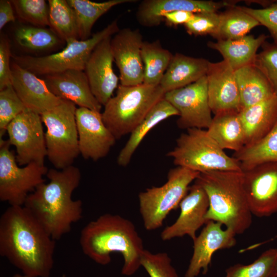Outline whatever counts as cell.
I'll use <instances>...</instances> for the list:
<instances>
[{
	"instance_id": "obj_24",
	"label": "cell",
	"mask_w": 277,
	"mask_h": 277,
	"mask_svg": "<svg viewBox=\"0 0 277 277\" xmlns=\"http://www.w3.org/2000/svg\"><path fill=\"white\" fill-rule=\"evenodd\" d=\"M210 62L176 53L160 85L165 92L190 85L206 75Z\"/></svg>"
},
{
	"instance_id": "obj_17",
	"label": "cell",
	"mask_w": 277,
	"mask_h": 277,
	"mask_svg": "<svg viewBox=\"0 0 277 277\" xmlns=\"http://www.w3.org/2000/svg\"><path fill=\"white\" fill-rule=\"evenodd\" d=\"M223 225L220 222L208 221L193 240V254L185 277H197L201 272L206 274L215 251L235 245L236 234L230 229H223Z\"/></svg>"
},
{
	"instance_id": "obj_3",
	"label": "cell",
	"mask_w": 277,
	"mask_h": 277,
	"mask_svg": "<svg viewBox=\"0 0 277 277\" xmlns=\"http://www.w3.org/2000/svg\"><path fill=\"white\" fill-rule=\"evenodd\" d=\"M79 243L84 254L100 265L109 264L113 252L121 254L124 275L134 274L141 266L143 240L134 224L120 215L104 213L89 222L81 231Z\"/></svg>"
},
{
	"instance_id": "obj_19",
	"label": "cell",
	"mask_w": 277,
	"mask_h": 277,
	"mask_svg": "<svg viewBox=\"0 0 277 277\" xmlns=\"http://www.w3.org/2000/svg\"><path fill=\"white\" fill-rule=\"evenodd\" d=\"M111 38H105L96 46L84 70L93 95L102 106L112 97L118 86L119 78L112 67L114 60L111 49Z\"/></svg>"
},
{
	"instance_id": "obj_38",
	"label": "cell",
	"mask_w": 277,
	"mask_h": 277,
	"mask_svg": "<svg viewBox=\"0 0 277 277\" xmlns=\"http://www.w3.org/2000/svg\"><path fill=\"white\" fill-rule=\"evenodd\" d=\"M141 265L150 277H179L166 252L153 253L145 249L141 255Z\"/></svg>"
},
{
	"instance_id": "obj_43",
	"label": "cell",
	"mask_w": 277,
	"mask_h": 277,
	"mask_svg": "<svg viewBox=\"0 0 277 277\" xmlns=\"http://www.w3.org/2000/svg\"><path fill=\"white\" fill-rule=\"evenodd\" d=\"M193 13L185 11H175L164 14L163 21L171 26L186 24L193 17Z\"/></svg>"
},
{
	"instance_id": "obj_18",
	"label": "cell",
	"mask_w": 277,
	"mask_h": 277,
	"mask_svg": "<svg viewBox=\"0 0 277 277\" xmlns=\"http://www.w3.org/2000/svg\"><path fill=\"white\" fill-rule=\"evenodd\" d=\"M209 205L205 191L194 182L179 205L181 212L179 217L174 223L162 231L161 239L168 241L188 235L194 240L197 231L207 222L205 217Z\"/></svg>"
},
{
	"instance_id": "obj_11",
	"label": "cell",
	"mask_w": 277,
	"mask_h": 277,
	"mask_svg": "<svg viewBox=\"0 0 277 277\" xmlns=\"http://www.w3.org/2000/svg\"><path fill=\"white\" fill-rule=\"evenodd\" d=\"M43 124L40 114L26 109L7 126L8 140L16 148L18 165L32 162L44 164L47 148Z\"/></svg>"
},
{
	"instance_id": "obj_26",
	"label": "cell",
	"mask_w": 277,
	"mask_h": 277,
	"mask_svg": "<svg viewBox=\"0 0 277 277\" xmlns=\"http://www.w3.org/2000/svg\"><path fill=\"white\" fill-rule=\"evenodd\" d=\"M177 110L164 97L150 110L142 121L131 132L127 143L121 149L117 158L118 165L125 167L147 134L163 121L178 115Z\"/></svg>"
},
{
	"instance_id": "obj_2",
	"label": "cell",
	"mask_w": 277,
	"mask_h": 277,
	"mask_svg": "<svg viewBox=\"0 0 277 277\" xmlns=\"http://www.w3.org/2000/svg\"><path fill=\"white\" fill-rule=\"evenodd\" d=\"M46 176L49 182L38 186L28 195L24 206L56 241L68 233L72 225L82 218V202L72 199L80 184L81 172L71 165L61 170L49 169Z\"/></svg>"
},
{
	"instance_id": "obj_28",
	"label": "cell",
	"mask_w": 277,
	"mask_h": 277,
	"mask_svg": "<svg viewBox=\"0 0 277 277\" xmlns=\"http://www.w3.org/2000/svg\"><path fill=\"white\" fill-rule=\"evenodd\" d=\"M208 133L223 149L235 152L245 145V133L239 112H226L214 115Z\"/></svg>"
},
{
	"instance_id": "obj_6",
	"label": "cell",
	"mask_w": 277,
	"mask_h": 277,
	"mask_svg": "<svg viewBox=\"0 0 277 277\" xmlns=\"http://www.w3.org/2000/svg\"><path fill=\"white\" fill-rule=\"evenodd\" d=\"M176 166L200 173L216 170L242 171L240 163L229 156L209 135L206 129L190 128L177 138L167 153Z\"/></svg>"
},
{
	"instance_id": "obj_37",
	"label": "cell",
	"mask_w": 277,
	"mask_h": 277,
	"mask_svg": "<svg viewBox=\"0 0 277 277\" xmlns=\"http://www.w3.org/2000/svg\"><path fill=\"white\" fill-rule=\"evenodd\" d=\"M26 109L12 85L0 90V138L9 123Z\"/></svg>"
},
{
	"instance_id": "obj_33",
	"label": "cell",
	"mask_w": 277,
	"mask_h": 277,
	"mask_svg": "<svg viewBox=\"0 0 277 277\" xmlns=\"http://www.w3.org/2000/svg\"><path fill=\"white\" fill-rule=\"evenodd\" d=\"M49 20L51 30L61 40L78 39L76 17L67 0H49Z\"/></svg>"
},
{
	"instance_id": "obj_13",
	"label": "cell",
	"mask_w": 277,
	"mask_h": 277,
	"mask_svg": "<svg viewBox=\"0 0 277 277\" xmlns=\"http://www.w3.org/2000/svg\"><path fill=\"white\" fill-rule=\"evenodd\" d=\"M243 185L252 215L269 217L277 213V162L242 170Z\"/></svg>"
},
{
	"instance_id": "obj_10",
	"label": "cell",
	"mask_w": 277,
	"mask_h": 277,
	"mask_svg": "<svg viewBox=\"0 0 277 277\" xmlns=\"http://www.w3.org/2000/svg\"><path fill=\"white\" fill-rule=\"evenodd\" d=\"M10 145L8 140L0 138V200L10 206H24L28 195L45 182L48 169L35 162L19 167Z\"/></svg>"
},
{
	"instance_id": "obj_40",
	"label": "cell",
	"mask_w": 277,
	"mask_h": 277,
	"mask_svg": "<svg viewBox=\"0 0 277 277\" xmlns=\"http://www.w3.org/2000/svg\"><path fill=\"white\" fill-rule=\"evenodd\" d=\"M220 22V13L201 12L194 13L193 17L184 26L187 32L190 35H209L214 37L217 32Z\"/></svg>"
},
{
	"instance_id": "obj_7",
	"label": "cell",
	"mask_w": 277,
	"mask_h": 277,
	"mask_svg": "<svg viewBox=\"0 0 277 277\" xmlns=\"http://www.w3.org/2000/svg\"><path fill=\"white\" fill-rule=\"evenodd\" d=\"M200 173L176 166L170 170L167 180L162 186L149 188L139 193L140 212L146 230L152 231L162 226L169 213L179 207L190 184Z\"/></svg>"
},
{
	"instance_id": "obj_8",
	"label": "cell",
	"mask_w": 277,
	"mask_h": 277,
	"mask_svg": "<svg viewBox=\"0 0 277 277\" xmlns=\"http://www.w3.org/2000/svg\"><path fill=\"white\" fill-rule=\"evenodd\" d=\"M76 108L73 102L63 100L58 105L41 115L46 127L47 157L58 170L73 165L80 154Z\"/></svg>"
},
{
	"instance_id": "obj_45",
	"label": "cell",
	"mask_w": 277,
	"mask_h": 277,
	"mask_svg": "<svg viewBox=\"0 0 277 277\" xmlns=\"http://www.w3.org/2000/svg\"><path fill=\"white\" fill-rule=\"evenodd\" d=\"M13 277H29L27 275H25L24 274H14ZM62 277H66V275L65 274H63Z\"/></svg>"
},
{
	"instance_id": "obj_42",
	"label": "cell",
	"mask_w": 277,
	"mask_h": 277,
	"mask_svg": "<svg viewBox=\"0 0 277 277\" xmlns=\"http://www.w3.org/2000/svg\"><path fill=\"white\" fill-rule=\"evenodd\" d=\"M10 44L6 36L0 39V90L12 85Z\"/></svg>"
},
{
	"instance_id": "obj_23",
	"label": "cell",
	"mask_w": 277,
	"mask_h": 277,
	"mask_svg": "<svg viewBox=\"0 0 277 277\" xmlns=\"http://www.w3.org/2000/svg\"><path fill=\"white\" fill-rule=\"evenodd\" d=\"M239 114L245 130V146L251 145L265 137L275 126L277 122V97L274 95L244 108Z\"/></svg>"
},
{
	"instance_id": "obj_21",
	"label": "cell",
	"mask_w": 277,
	"mask_h": 277,
	"mask_svg": "<svg viewBox=\"0 0 277 277\" xmlns=\"http://www.w3.org/2000/svg\"><path fill=\"white\" fill-rule=\"evenodd\" d=\"M238 1L205 0H144L140 4L136 17L140 24L152 27L159 26L163 21V15L175 11L193 13L214 12L225 7L235 6Z\"/></svg>"
},
{
	"instance_id": "obj_4",
	"label": "cell",
	"mask_w": 277,
	"mask_h": 277,
	"mask_svg": "<svg viewBox=\"0 0 277 277\" xmlns=\"http://www.w3.org/2000/svg\"><path fill=\"white\" fill-rule=\"evenodd\" d=\"M207 194V221L222 223L242 234L252 223V215L243 185L242 171L216 170L200 173L194 181Z\"/></svg>"
},
{
	"instance_id": "obj_1",
	"label": "cell",
	"mask_w": 277,
	"mask_h": 277,
	"mask_svg": "<svg viewBox=\"0 0 277 277\" xmlns=\"http://www.w3.org/2000/svg\"><path fill=\"white\" fill-rule=\"evenodd\" d=\"M55 240L24 206H10L0 217V255L29 277H49Z\"/></svg>"
},
{
	"instance_id": "obj_35",
	"label": "cell",
	"mask_w": 277,
	"mask_h": 277,
	"mask_svg": "<svg viewBox=\"0 0 277 277\" xmlns=\"http://www.w3.org/2000/svg\"><path fill=\"white\" fill-rule=\"evenodd\" d=\"M17 44L31 50L51 49L60 42L59 37L51 30L34 26H21L14 31Z\"/></svg>"
},
{
	"instance_id": "obj_27",
	"label": "cell",
	"mask_w": 277,
	"mask_h": 277,
	"mask_svg": "<svg viewBox=\"0 0 277 277\" xmlns=\"http://www.w3.org/2000/svg\"><path fill=\"white\" fill-rule=\"evenodd\" d=\"M234 72L242 109L275 95L268 79L254 64L242 67L234 71Z\"/></svg>"
},
{
	"instance_id": "obj_34",
	"label": "cell",
	"mask_w": 277,
	"mask_h": 277,
	"mask_svg": "<svg viewBox=\"0 0 277 277\" xmlns=\"http://www.w3.org/2000/svg\"><path fill=\"white\" fill-rule=\"evenodd\" d=\"M276 262L277 249L269 248L249 264L229 267L224 277H277Z\"/></svg>"
},
{
	"instance_id": "obj_46",
	"label": "cell",
	"mask_w": 277,
	"mask_h": 277,
	"mask_svg": "<svg viewBox=\"0 0 277 277\" xmlns=\"http://www.w3.org/2000/svg\"><path fill=\"white\" fill-rule=\"evenodd\" d=\"M276 270H277V262H276Z\"/></svg>"
},
{
	"instance_id": "obj_31",
	"label": "cell",
	"mask_w": 277,
	"mask_h": 277,
	"mask_svg": "<svg viewBox=\"0 0 277 277\" xmlns=\"http://www.w3.org/2000/svg\"><path fill=\"white\" fill-rule=\"evenodd\" d=\"M241 164L242 170L267 163L277 162V122L265 137L257 142L244 146L233 154Z\"/></svg>"
},
{
	"instance_id": "obj_22",
	"label": "cell",
	"mask_w": 277,
	"mask_h": 277,
	"mask_svg": "<svg viewBox=\"0 0 277 277\" xmlns=\"http://www.w3.org/2000/svg\"><path fill=\"white\" fill-rule=\"evenodd\" d=\"M44 80L56 96L70 101L79 107L101 112L102 105L93 95L84 71L68 70L45 75Z\"/></svg>"
},
{
	"instance_id": "obj_5",
	"label": "cell",
	"mask_w": 277,
	"mask_h": 277,
	"mask_svg": "<svg viewBox=\"0 0 277 277\" xmlns=\"http://www.w3.org/2000/svg\"><path fill=\"white\" fill-rule=\"evenodd\" d=\"M165 93L160 85H120L104 106V122L116 140L120 139L131 133Z\"/></svg>"
},
{
	"instance_id": "obj_15",
	"label": "cell",
	"mask_w": 277,
	"mask_h": 277,
	"mask_svg": "<svg viewBox=\"0 0 277 277\" xmlns=\"http://www.w3.org/2000/svg\"><path fill=\"white\" fill-rule=\"evenodd\" d=\"M75 119L80 154L84 159L94 161L105 157L116 140L105 124L102 113L78 107Z\"/></svg>"
},
{
	"instance_id": "obj_25",
	"label": "cell",
	"mask_w": 277,
	"mask_h": 277,
	"mask_svg": "<svg viewBox=\"0 0 277 277\" xmlns=\"http://www.w3.org/2000/svg\"><path fill=\"white\" fill-rule=\"evenodd\" d=\"M268 36L262 34L258 37L245 35L227 40L209 42V48L217 51L223 60L234 70L253 64L259 48L266 41Z\"/></svg>"
},
{
	"instance_id": "obj_32",
	"label": "cell",
	"mask_w": 277,
	"mask_h": 277,
	"mask_svg": "<svg viewBox=\"0 0 277 277\" xmlns=\"http://www.w3.org/2000/svg\"><path fill=\"white\" fill-rule=\"evenodd\" d=\"M220 22L214 37L217 40L233 39L243 37L260 23L243 10L239 6H233L220 13Z\"/></svg>"
},
{
	"instance_id": "obj_36",
	"label": "cell",
	"mask_w": 277,
	"mask_h": 277,
	"mask_svg": "<svg viewBox=\"0 0 277 277\" xmlns=\"http://www.w3.org/2000/svg\"><path fill=\"white\" fill-rule=\"evenodd\" d=\"M20 19L32 26H50L49 6L44 0L11 1Z\"/></svg>"
},
{
	"instance_id": "obj_12",
	"label": "cell",
	"mask_w": 277,
	"mask_h": 277,
	"mask_svg": "<svg viewBox=\"0 0 277 277\" xmlns=\"http://www.w3.org/2000/svg\"><path fill=\"white\" fill-rule=\"evenodd\" d=\"M164 98L178 111L177 125L181 129H207L213 117L205 76L185 87L166 92Z\"/></svg>"
},
{
	"instance_id": "obj_20",
	"label": "cell",
	"mask_w": 277,
	"mask_h": 277,
	"mask_svg": "<svg viewBox=\"0 0 277 277\" xmlns=\"http://www.w3.org/2000/svg\"><path fill=\"white\" fill-rule=\"evenodd\" d=\"M11 68L12 85L28 110L41 115L63 101L49 90L44 79L15 62Z\"/></svg>"
},
{
	"instance_id": "obj_44",
	"label": "cell",
	"mask_w": 277,
	"mask_h": 277,
	"mask_svg": "<svg viewBox=\"0 0 277 277\" xmlns=\"http://www.w3.org/2000/svg\"><path fill=\"white\" fill-rule=\"evenodd\" d=\"M15 21L13 6L11 1H0V30L10 22Z\"/></svg>"
},
{
	"instance_id": "obj_30",
	"label": "cell",
	"mask_w": 277,
	"mask_h": 277,
	"mask_svg": "<svg viewBox=\"0 0 277 277\" xmlns=\"http://www.w3.org/2000/svg\"><path fill=\"white\" fill-rule=\"evenodd\" d=\"M141 54L144 65L143 84L159 85L173 55L162 47L159 40L144 41Z\"/></svg>"
},
{
	"instance_id": "obj_14",
	"label": "cell",
	"mask_w": 277,
	"mask_h": 277,
	"mask_svg": "<svg viewBox=\"0 0 277 277\" xmlns=\"http://www.w3.org/2000/svg\"><path fill=\"white\" fill-rule=\"evenodd\" d=\"M143 42L138 29H122L111 38V52L119 69L120 85L129 86L143 83L144 65L141 54Z\"/></svg>"
},
{
	"instance_id": "obj_41",
	"label": "cell",
	"mask_w": 277,
	"mask_h": 277,
	"mask_svg": "<svg viewBox=\"0 0 277 277\" xmlns=\"http://www.w3.org/2000/svg\"><path fill=\"white\" fill-rule=\"evenodd\" d=\"M240 7L268 29L273 38V44L277 46V1H274L269 7L262 9L245 6Z\"/></svg>"
},
{
	"instance_id": "obj_29",
	"label": "cell",
	"mask_w": 277,
	"mask_h": 277,
	"mask_svg": "<svg viewBox=\"0 0 277 277\" xmlns=\"http://www.w3.org/2000/svg\"><path fill=\"white\" fill-rule=\"evenodd\" d=\"M74 10L78 28V38L86 40L92 35V28L96 21L112 7L135 0H109L94 2L89 0H67Z\"/></svg>"
},
{
	"instance_id": "obj_16",
	"label": "cell",
	"mask_w": 277,
	"mask_h": 277,
	"mask_svg": "<svg viewBox=\"0 0 277 277\" xmlns=\"http://www.w3.org/2000/svg\"><path fill=\"white\" fill-rule=\"evenodd\" d=\"M208 103L214 115L240 112V95L234 70L225 61L210 62L206 74Z\"/></svg>"
},
{
	"instance_id": "obj_9",
	"label": "cell",
	"mask_w": 277,
	"mask_h": 277,
	"mask_svg": "<svg viewBox=\"0 0 277 277\" xmlns=\"http://www.w3.org/2000/svg\"><path fill=\"white\" fill-rule=\"evenodd\" d=\"M120 30L115 19L102 30L86 40L73 39L66 43L62 51L50 55L36 57L15 56L14 62L35 75L44 76L68 70L84 71L86 63L96 46L103 39Z\"/></svg>"
},
{
	"instance_id": "obj_39",
	"label": "cell",
	"mask_w": 277,
	"mask_h": 277,
	"mask_svg": "<svg viewBox=\"0 0 277 277\" xmlns=\"http://www.w3.org/2000/svg\"><path fill=\"white\" fill-rule=\"evenodd\" d=\"M253 64L264 74L277 97V46L265 42Z\"/></svg>"
}]
</instances>
